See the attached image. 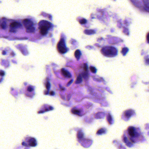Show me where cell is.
<instances>
[{"label": "cell", "mask_w": 149, "mask_h": 149, "mask_svg": "<svg viewBox=\"0 0 149 149\" xmlns=\"http://www.w3.org/2000/svg\"><path fill=\"white\" fill-rule=\"evenodd\" d=\"M103 55L109 57H113L117 55V51L113 47H104L101 50Z\"/></svg>", "instance_id": "6da1fadb"}, {"label": "cell", "mask_w": 149, "mask_h": 149, "mask_svg": "<svg viewBox=\"0 0 149 149\" xmlns=\"http://www.w3.org/2000/svg\"><path fill=\"white\" fill-rule=\"evenodd\" d=\"M40 33L41 35H47L48 30L50 28V24L47 21H42L40 24Z\"/></svg>", "instance_id": "7a4b0ae2"}, {"label": "cell", "mask_w": 149, "mask_h": 149, "mask_svg": "<svg viewBox=\"0 0 149 149\" xmlns=\"http://www.w3.org/2000/svg\"><path fill=\"white\" fill-rule=\"evenodd\" d=\"M57 50L60 53L64 54L67 51V48L63 39H61L57 45Z\"/></svg>", "instance_id": "3957f363"}, {"label": "cell", "mask_w": 149, "mask_h": 149, "mask_svg": "<svg viewBox=\"0 0 149 149\" xmlns=\"http://www.w3.org/2000/svg\"><path fill=\"white\" fill-rule=\"evenodd\" d=\"M23 23L26 28L32 27L33 25V22L30 21V20H28V19H25V20H24L23 21Z\"/></svg>", "instance_id": "277c9868"}, {"label": "cell", "mask_w": 149, "mask_h": 149, "mask_svg": "<svg viewBox=\"0 0 149 149\" xmlns=\"http://www.w3.org/2000/svg\"><path fill=\"white\" fill-rule=\"evenodd\" d=\"M61 71L62 73L63 74L64 76L68 78L71 77V75H70V73L68 71L66 70L65 69H61Z\"/></svg>", "instance_id": "5b68a950"}, {"label": "cell", "mask_w": 149, "mask_h": 149, "mask_svg": "<svg viewBox=\"0 0 149 149\" xmlns=\"http://www.w3.org/2000/svg\"><path fill=\"white\" fill-rule=\"evenodd\" d=\"M21 25L19 23L16 22H14L10 24V27L13 28L15 29V28H19L20 27Z\"/></svg>", "instance_id": "8992f818"}, {"label": "cell", "mask_w": 149, "mask_h": 149, "mask_svg": "<svg viewBox=\"0 0 149 149\" xmlns=\"http://www.w3.org/2000/svg\"><path fill=\"white\" fill-rule=\"evenodd\" d=\"M74 55L77 60H79L81 56V52L80 50H77L74 53Z\"/></svg>", "instance_id": "52a82bcc"}, {"label": "cell", "mask_w": 149, "mask_h": 149, "mask_svg": "<svg viewBox=\"0 0 149 149\" xmlns=\"http://www.w3.org/2000/svg\"><path fill=\"white\" fill-rule=\"evenodd\" d=\"M129 133L131 137H134V136H135V132H134V130L133 127H130L129 129Z\"/></svg>", "instance_id": "ba28073f"}, {"label": "cell", "mask_w": 149, "mask_h": 149, "mask_svg": "<svg viewBox=\"0 0 149 149\" xmlns=\"http://www.w3.org/2000/svg\"><path fill=\"white\" fill-rule=\"evenodd\" d=\"M26 29V32H28V33H32V32H33L35 31L34 27H33V26Z\"/></svg>", "instance_id": "9c48e42d"}, {"label": "cell", "mask_w": 149, "mask_h": 149, "mask_svg": "<svg viewBox=\"0 0 149 149\" xmlns=\"http://www.w3.org/2000/svg\"><path fill=\"white\" fill-rule=\"evenodd\" d=\"M143 2L145 7L149 8V0H143Z\"/></svg>", "instance_id": "30bf717a"}, {"label": "cell", "mask_w": 149, "mask_h": 149, "mask_svg": "<svg viewBox=\"0 0 149 149\" xmlns=\"http://www.w3.org/2000/svg\"><path fill=\"white\" fill-rule=\"evenodd\" d=\"M82 81V78L81 76H79L77 77L75 83L76 84H79Z\"/></svg>", "instance_id": "8fae6325"}, {"label": "cell", "mask_w": 149, "mask_h": 149, "mask_svg": "<svg viewBox=\"0 0 149 149\" xmlns=\"http://www.w3.org/2000/svg\"><path fill=\"white\" fill-rule=\"evenodd\" d=\"M128 49L127 48H124V49H123L122 50V52L123 53V55H125L127 52H128Z\"/></svg>", "instance_id": "7c38bea8"}, {"label": "cell", "mask_w": 149, "mask_h": 149, "mask_svg": "<svg viewBox=\"0 0 149 149\" xmlns=\"http://www.w3.org/2000/svg\"><path fill=\"white\" fill-rule=\"evenodd\" d=\"M90 69V70L91 71V72H93V73H95L96 72V69L94 67L91 66Z\"/></svg>", "instance_id": "4fadbf2b"}, {"label": "cell", "mask_w": 149, "mask_h": 149, "mask_svg": "<svg viewBox=\"0 0 149 149\" xmlns=\"http://www.w3.org/2000/svg\"><path fill=\"white\" fill-rule=\"evenodd\" d=\"M131 110H128L126 112H125V116H127L130 117V116L131 115Z\"/></svg>", "instance_id": "5bb4252c"}, {"label": "cell", "mask_w": 149, "mask_h": 149, "mask_svg": "<svg viewBox=\"0 0 149 149\" xmlns=\"http://www.w3.org/2000/svg\"><path fill=\"white\" fill-rule=\"evenodd\" d=\"M95 33V31L93 30H86L85 31V33H86L87 34H94Z\"/></svg>", "instance_id": "9a60e30c"}, {"label": "cell", "mask_w": 149, "mask_h": 149, "mask_svg": "<svg viewBox=\"0 0 149 149\" xmlns=\"http://www.w3.org/2000/svg\"><path fill=\"white\" fill-rule=\"evenodd\" d=\"M1 27L2 28L5 29L6 28V24L5 22H3L1 24Z\"/></svg>", "instance_id": "2e32d148"}, {"label": "cell", "mask_w": 149, "mask_h": 149, "mask_svg": "<svg viewBox=\"0 0 149 149\" xmlns=\"http://www.w3.org/2000/svg\"><path fill=\"white\" fill-rule=\"evenodd\" d=\"M80 22V23L81 24H85L87 22V21H86V19H82L81 20Z\"/></svg>", "instance_id": "e0dca14e"}, {"label": "cell", "mask_w": 149, "mask_h": 149, "mask_svg": "<svg viewBox=\"0 0 149 149\" xmlns=\"http://www.w3.org/2000/svg\"><path fill=\"white\" fill-rule=\"evenodd\" d=\"M46 88H47V89L48 90L49 89H50V83H49V82H47V83H46Z\"/></svg>", "instance_id": "ac0fdd59"}, {"label": "cell", "mask_w": 149, "mask_h": 149, "mask_svg": "<svg viewBox=\"0 0 149 149\" xmlns=\"http://www.w3.org/2000/svg\"><path fill=\"white\" fill-rule=\"evenodd\" d=\"M27 90L29 91H33V87H31V86H29V87L28 88Z\"/></svg>", "instance_id": "d6986e66"}, {"label": "cell", "mask_w": 149, "mask_h": 149, "mask_svg": "<svg viewBox=\"0 0 149 149\" xmlns=\"http://www.w3.org/2000/svg\"><path fill=\"white\" fill-rule=\"evenodd\" d=\"M79 112H80V111L78 110H74L73 111V113H74V114H77L79 113Z\"/></svg>", "instance_id": "ffe728a7"}, {"label": "cell", "mask_w": 149, "mask_h": 149, "mask_svg": "<svg viewBox=\"0 0 149 149\" xmlns=\"http://www.w3.org/2000/svg\"><path fill=\"white\" fill-rule=\"evenodd\" d=\"M146 39H147V42L149 43V32L147 34V36H146Z\"/></svg>", "instance_id": "44dd1931"}, {"label": "cell", "mask_w": 149, "mask_h": 149, "mask_svg": "<svg viewBox=\"0 0 149 149\" xmlns=\"http://www.w3.org/2000/svg\"><path fill=\"white\" fill-rule=\"evenodd\" d=\"M87 69H88V66H87V64H84V69L85 70V71H87Z\"/></svg>", "instance_id": "7402d4cb"}, {"label": "cell", "mask_w": 149, "mask_h": 149, "mask_svg": "<svg viewBox=\"0 0 149 149\" xmlns=\"http://www.w3.org/2000/svg\"><path fill=\"white\" fill-rule=\"evenodd\" d=\"M0 74H1V76H4V75H5V72H4V71H1Z\"/></svg>", "instance_id": "603a6c76"}, {"label": "cell", "mask_w": 149, "mask_h": 149, "mask_svg": "<svg viewBox=\"0 0 149 149\" xmlns=\"http://www.w3.org/2000/svg\"><path fill=\"white\" fill-rule=\"evenodd\" d=\"M72 81H73V80H70V81L68 83V85H67V86H69L71 84V83L72 82Z\"/></svg>", "instance_id": "cb8c5ba5"}, {"label": "cell", "mask_w": 149, "mask_h": 149, "mask_svg": "<svg viewBox=\"0 0 149 149\" xmlns=\"http://www.w3.org/2000/svg\"><path fill=\"white\" fill-rule=\"evenodd\" d=\"M49 94L51 95H54V92L53 91H51L50 92H49Z\"/></svg>", "instance_id": "d4e9b609"}]
</instances>
